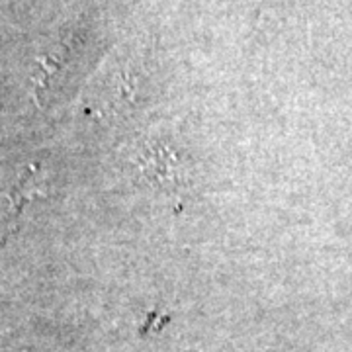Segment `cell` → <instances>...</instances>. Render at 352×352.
Listing matches in <instances>:
<instances>
[{"instance_id": "1", "label": "cell", "mask_w": 352, "mask_h": 352, "mask_svg": "<svg viewBox=\"0 0 352 352\" xmlns=\"http://www.w3.org/2000/svg\"><path fill=\"white\" fill-rule=\"evenodd\" d=\"M45 190H47L45 173L41 170V166L36 164V166H32V168L20 178V182L14 186L12 194H10V201H12L16 208H22L25 201L38 198V196H41Z\"/></svg>"}]
</instances>
